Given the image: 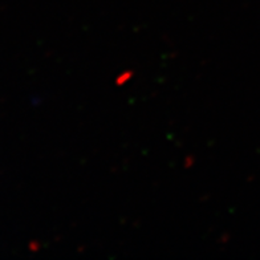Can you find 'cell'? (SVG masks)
<instances>
[{
	"label": "cell",
	"instance_id": "1",
	"mask_svg": "<svg viewBox=\"0 0 260 260\" xmlns=\"http://www.w3.org/2000/svg\"><path fill=\"white\" fill-rule=\"evenodd\" d=\"M130 75H132V72H125V73H123V75L121 76V77H118V79H117V84H118V85H121V84H125V82L129 81Z\"/></svg>",
	"mask_w": 260,
	"mask_h": 260
}]
</instances>
